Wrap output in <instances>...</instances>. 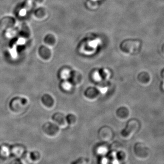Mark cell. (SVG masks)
Returning <instances> with one entry per match:
<instances>
[{
    "label": "cell",
    "instance_id": "6da1fadb",
    "mask_svg": "<svg viewBox=\"0 0 164 164\" xmlns=\"http://www.w3.org/2000/svg\"><path fill=\"white\" fill-rule=\"evenodd\" d=\"M134 152L135 157L139 160H146L150 157V149L142 143H136L134 146Z\"/></svg>",
    "mask_w": 164,
    "mask_h": 164
},
{
    "label": "cell",
    "instance_id": "7a4b0ae2",
    "mask_svg": "<svg viewBox=\"0 0 164 164\" xmlns=\"http://www.w3.org/2000/svg\"><path fill=\"white\" fill-rule=\"evenodd\" d=\"M139 122L135 119L128 121L126 127L122 130L121 136L124 139H128L131 137L139 128Z\"/></svg>",
    "mask_w": 164,
    "mask_h": 164
},
{
    "label": "cell",
    "instance_id": "3957f363",
    "mask_svg": "<svg viewBox=\"0 0 164 164\" xmlns=\"http://www.w3.org/2000/svg\"><path fill=\"white\" fill-rule=\"evenodd\" d=\"M42 130L44 134L48 137H54L59 134L60 127L56 123L48 122L43 124Z\"/></svg>",
    "mask_w": 164,
    "mask_h": 164
},
{
    "label": "cell",
    "instance_id": "277c9868",
    "mask_svg": "<svg viewBox=\"0 0 164 164\" xmlns=\"http://www.w3.org/2000/svg\"><path fill=\"white\" fill-rule=\"evenodd\" d=\"M99 136L102 141L108 142L111 141L113 138V132L109 127H102L99 131Z\"/></svg>",
    "mask_w": 164,
    "mask_h": 164
},
{
    "label": "cell",
    "instance_id": "5b68a950",
    "mask_svg": "<svg viewBox=\"0 0 164 164\" xmlns=\"http://www.w3.org/2000/svg\"><path fill=\"white\" fill-rule=\"evenodd\" d=\"M83 79V76L80 72L76 70H72L68 80L73 86H77L82 83Z\"/></svg>",
    "mask_w": 164,
    "mask_h": 164
},
{
    "label": "cell",
    "instance_id": "8992f818",
    "mask_svg": "<svg viewBox=\"0 0 164 164\" xmlns=\"http://www.w3.org/2000/svg\"><path fill=\"white\" fill-rule=\"evenodd\" d=\"M52 119L54 123L58 124L60 127H65L67 124L66 121V116L61 113H56L52 117Z\"/></svg>",
    "mask_w": 164,
    "mask_h": 164
},
{
    "label": "cell",
    "instance_id": "52a82bcc",
    "mask_svg": "<svg viewBox=\"0 0 164 164\" xmlns=\"http://www.w3.org/2000/svg\"><path fill=\"white\" fill-rule=\"evenodd\" d=\"M99 93L97 88L89 87L85 90L84 94L88 99H95L98 96Z\"/></svg>",
    "mask_w": 164,
    "mask_h": 164
},
{
    "label": "cell",
    "instance_id": "ba28073f",
    "mask_svg": "<svg viewBox=\"0 0 164 164\" xmlns=\"http://www.w3.org/2000/svg\"><path fill=\"white\" fill-rule=\"evenodd\" d=\"M41 103L42 104L48 108H51L54 105L55 101L54 99L51 95L49 94H45L41 98Z\"/></svg>",
    "mask_w": 164,
    "mask_h": 164
},
{
    "label": "cell",
    "instance_id": "9c48e42d",
    "mask_svg": "<svg viewBox=\"0 0 164 164\" xmlns=\"http://www.w3.org/2000/svg\"><path fill=\"white\" fill-rule=\"evenodd\" d=\"M116 115L118 118L122 119L127 118L129 116V109L126 107L121 106L116 110Z\"/></svg>",
    "mask_w": 164,
    "mask_h": 164
},
{
    "label": "cell",
    "instance_id": "30bf717a",
    "mask_svg": "<svg viewBox=\"0 0 164 164\" xmlns=\"http://www.w3.org/2000/svg\"><path fill=\"white\" fill-rule=\"evenodd\" d=\"M71 70H69L68 68H63L60 70L59 73V76L63 80H69V77L70 75Z\"/></svg>",
    "mask_w": 164,
    "mask_h": 164
},
{
    "label": "cell",
    "instance_id": "8fae6325",
    "mask_svg": "<svg viewBox=\"0 0 164 164\" xmlns=\"http://www.w3.org/2000/svg\"><path fill=\"white\" fill-rule=\"evenodd\" d=\"M138 80L143 84H147L149 81L150 77L147 73L142 72L140 73L138 76Z\"/></svg>",
    "mask_w": 164,
    "mask_h": 164
},
{
    "label": "cell",
    "instance_id": "7c38bea8",
    "mask_svg": "<svg viewBox=\"0 0 164 164\" xmlns=\"http://www.w3.org/2000/svg\"><path fill=\"white\" fill-rule=\"evenodd\" d=\"M41 51L40 54H41V58H43V59L45 60H48L51 58L52 53L50 49H48V48L44 47Z\"/></svg>",
    "mask_w": 164,
    "mask_h": 164
},
{
    "label": "cell",
    "instance_id": "4fadbf2b",
    "mask_svg": "<svg viewBox=\"0 0 164 164\" xmlns=\"http://www.w3.org/2000/svg\"><path fill=\"white\" fill-rule=\"evenodd\" d=\"M90 162V160L89 158L80 157L71 162L70 164H88Z\"/></svg>",
    "mask_w": 164,
    "mask_h": 164
},
{
    "label": "cell",
    "instance_id": "5bb4252c",
    "mask_svg": "<svg viewBox=\"0 0 164 164\" xmlns=\"http://www.w3.org/2000/svg\"><path fill=\"white\" fill-rule=\"evenodd\" d=\"M99 84L98 85V89L99 92L105 93L108 89V83L106 80H101L99 81Z\"/></svg>",
    "mask_w": 164,
    "mask_h": 164
},
{
    "label": "cell",
    "instance_id": "9a60e30c",
    "mask_svg": "<svg viewBox=\"0 0 164 164\" xmlns=\"http://www.w3.org/2000/svg\"><path fill=\"white\" fill-rule=\"evenodd\" d=\"M98 73L102 80H106L109 76V72L106 69H100L98 70Z\"/></svg>",
    "mask_w": 164,
    "mask_h": 164
},
{
    "label": "cell",
    "instance_id": "2e32d148",
    "mask_svg": "<svg viewBox=\"0 0 164 164\" xmlns=\"http://www.w3.org/2000/svg\"><path fill=\"white\" fill-rule=\"evenodd\" d=\"M67 123L70 125H74L77 121L76 116L73 113H69L66 116Z\"/></svg>",
    "mask_w": 164,
    "mask_h": 164
},
{
    "label": "cell",
    "instance_id": "e0dca14e",
    "mask_svg": "<svg viewBox=\"0 0 164 164\" xmlns=\"http://www.w3.org/2000/svg\"><path fill=\"white\" fill-rule=\"evenodd\" d=\"M20 161L22 164H31L32 163L31 157V154L28 153L24 154L22 157Z\"/></svg>",
    "mask_w": 164,
    "mask_h": 164
},
{
    "label": "cell",
    "instance_id": "ac0fdd59",
    "mask_svg": "<svg viewBox=\"0 0 164 164\" xmlns=\"http://www.w3.org/2000/svg\"><path fill=\"white\" fill-rule=\"evenodd\" d=\"M73 86L68 80H63L61 83V88L65 91L70 90Z\"/></svg>",
    "mask_w": 164,
    "mask_h": 164
},
{
    "label": "cell",
    "instance_id": "d6986e66",
    "mask_svg": "<svg viewBox=\"0 0 164 164\" xmlns=\"http://www.w3.org/2000/svg\"><path fill=\"white\" fill-rule=\"evenodd\" d=\"M31 157L32 163H37L41 160V156L40 153L38 152H35L31 154Z\"/></svg>",
    "mask_w": 164,
    "mask_h": 164
},
{
    "label": "cell",
    "instance_id": "ffe728a7",
    "mask_svg": "<svg viewBox=\"0 0 164 164\" xmlns=\"http://www.w3.org/2000/svg\"><path fill=\"white\" fill-rule=\"evenodd\" d=\"M10 164H22L20 160H15L12 161Z\"/></svg>",
    "mask_w": 164,
    "mask_h": 164
}]
</instances>
